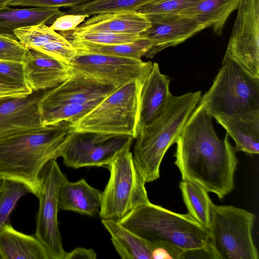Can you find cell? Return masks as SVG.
<instances>
[{"label":"cell","mask_w":259,"mask_h":259,"mask_svg":"<svg viewBox=\"0 0 259 259\" xmlns=\"http://www.w3.org/2000/svg\"><path fill=\"white\" fill-rule=\"evenodd\" d=\"M212 118L199 103L176 139L175 164L182 180L196 183L222 200L234 189L238 160L229 135L221 140Z\"/></svg>","instance_id":"1"},{"label":"cell","mask_w":259,"mask_h":259,"mask_svg":"<svg viewBox=\"0 0 259 259\" xmlns=\"http://www.w3.org/2000/svg\"><path fill=\"white\" fill-rule=\"evenodd\" d=\"M72 129L69 123L17 133L0 139V176L25 184L37 197L40 191V174L58 153Z\"/></svg>","instance_id":"2"},{"label":"cell","mask_w":259,"mask_h":259,"mask_svg":"<svg viewBox=\"0 0 259 259\" xmlns=\"http://www.w3.org/2000/svg\"><path fill=\"white\" fill-rule=\"evenodd\" d=\"M201 96V91L180 96L171 95L162 114L151 123L139 130L132 153L146 183L159 179L160 166L165 154L175 143Z\"/></svg>","instance_id":"3"},{"label":"cell","mask_w":259,"mask_h":259,"mask_svg":"<svg viewBox=\"0 0 259 259\" xmlns=\"http://www.w3.org/2000/svg\"><path fill=\"white\" fill-rule=\"evenodd\" d=\"M118 222L156 246H168L184 252L210 248L207 230L189 213H177L150 202Z\"/></svg>","instance_id":"4"},{"label":"cell","mask_w":259,"mask_h":259,"mask_svg":"<svg viewBox=\"0 0 259 259\" xmlns=\"http://www.w3.org/2000/svg\"><path fill=\"white\" fill-rule=\"evenodd\" d=\"M199 103L215 120L259 110V78L234 61L223 59L212 84Z\"/></svg>","instance_id":"5"},{"label":"cell","mask_w":259,"mask_h":259,"mask_svg":"<svg viewBox=\"0 0 259 259\" xmlns=\"http://www.w3.org/2000/svg\"><path fill=\"white\" fill-rule=\"evenodd\" d=\"M144 78L117 88L84 115L69 123L72 131L127 135L135 139L139 125V92Z\"/></svg>","instance_id":"6"},{"label":"cell","mask_w":259,"mask_h":259,"mask_svg":"<svg viewBox=\"0 0 259 259\" xmlns=\"http://www.w3.org/2000/svg\"><path fill=\"white\" fill-rule=\"evenodd\" d=\"M255 218L245 209L211 201L207 230L213 258L258 259L252 235Z\"/></svg>","instance_id":"7"},{"label":"cell","mask_w":259,"mask_h":259,"mask_svg":"<svg viewBox=\"0 0 259 259\" xmlns=\"http://www.w3.org/2000/svg\"><path fill=\"white\" fill-rule=\"evenodd\" d=\"M128 144L106 166L108 181L102 192L99 214L101 219L119 221L135 208L150 202L145 184Z\"/></svg>","instance_id":"8"},{"label":"cell","mask_w":259,"mask_h":259,"mask_svg":"<svg viewBox=\"0 0 259 259\" xmlns=\"http://www.w3.org/2000/svg\"><path fill=\"white\" fill-rule=\"evenodd\" d=\"M67 179L56 159L50 160L40 174V191L35 236L46 248L50 259H65L59 228L58 196L60 187Z\"/></svg>","instance_id":"9"},{"label":"cell","mask_w":259,"mask_h":259,"mask_svg":"<svg viewBox=\"0 0 259 259\" xmlns=\"http://www.w3.org/2000/svg\"><path fill=\"white\" fill-rule=\"evenodd\" d=\"M134 139L127 135H105L72 131L59 150L67 167H106L122 148Z\"/></svg>","instance_id":"10"},{"label":"cell","mask_w":259,"mask_h":259,"mask_svg":"<svg viewBox=\"0 0 259 259\" xmlns=\"http://www.w3.org/2000/svg\"><path fill=\"white\" fill-rule=\"evenodd\" d=\"M224 57L259 78V0H240Z\"/></svg>","instance_id":"11"},{"label":"cell","mask_w":259,"mask_h":259,"mask_svg":"<svg viewBox=\"0 0 259 259\" xmlns=\"http://www.w3.org/2000/svg\"><path fill=\"white\" fill-rule=\"evenodd\" d=\"M153 63L141 59L94 53H76L69 66L71 72L84 74L118 88L144 78Z\"/></svg>","instance_id":"12"},{"label":"cell","mask_w":259,"mask_h":259,"mask_svg":"<svg viewBox=\"0 0 259 259\" xmlns=\"http://www.w3.org/2000/svg\"><path fill=\"white\" fill-rule=\"evenodd\" d=\"M63 82L47 90L39 103V109L70 104H84L103 99L117 88L84 74L71 72Z\"/></svg>","instance_id":"13"},{"label":"cell","mask_w":259,"mask_h":259,"mask_svg":"<svg viewBox=\"0 0 259 259\" xmlns=\"http://www.w3.org/2000/svg\"><path fill=\"white\" fill-rule=\"evenodd\" d=\"M150 27L140 36L152 41L153 47L147 55L152 58L160 51L181 44L204 29L196 20L182 14L146 16Z\"/></svg>","instance_id":"14"},{"label":"cell","mask_w":259,"mask_h":259,"mask_svg":"<svg viewBox=\"0 0 259 259\" xmlns=\"http://www.w3.org/2000/svg\"><path fill=\"white\" fill-rule=\"evenodd\" d=\"M47 90L33 92L26 97L0 103V139L43 126L40 120L39 103Z\"/></svg>","instance_id":"15"},{"label":"cell","mask_w":259,"mask_h":259,"mask_svg":"<svg viewBox=\"0 0 259 259\" xmlns=\"http://www.w3.org/2000/svg\"><path fill=\"white\" fill-rule=\"evenodd\" d=\"M170 81L169 76L160 72L159 64L153 63L141 84L138 131L155 120L165 110L172 95L169 87Z\"/></svg>","instance_id":"16"},{"label":"cell","mask_w":259,"mask_h":259,"mask_svg":"<svg viewBox=\"0 0 259 259\" xmlns=\"http://www.w3.org/2000/svg\"><path fill=\"white\" fill-rule=\"evenodd\" d=\"M23 63L26 82L32 92L55 88L71 73L69 65L33 50H28Z\"/></svg>","instance_id":"17"},{"label":"cell","mask_w":259,"mask_h":259,"mask_svg":"<svg viewBox=\"0 0 259 259\" xmlns=\"http://www.w3.org/2000/svg\"><path fill=\"white\" fill-rule=\"evenodd\" d=\"M150 26V23L146 16L136 12H117L96 14L71 30L74 32L101 30L140 34Z\"/></svg>","instance_id":"18"},{"label":"cell","mask_w":259,"mask_h":259,"mask_svg":"<svg viewBox=\"0 0 259 259\" xmlns=\"http://www.w3.org/2000/svg\"><path fill=\"white\" fill-rule=\"evenodd\" d=\"M102 192L91 186L81 179L62 183L59 190V209L93 217L99 213L101 204Z\"/></svg>","instance_id":"19"},{"label":"cell","mask_w":259,"mask_h":259,"mask_svg":"<svg viewBox=\"0 0 259 259\" xmlns=\"http://www.w3.org/2000/svg\"><path fill=\"white\" fill-rule=\"evenodd\" d=\"M67 13L59 8L34 7L14 9L8 6L0 8V35L16 39L17 29L39 24H52Z\"/></svg>","instance_id":"20"},{"label":"cell","mask_w":259,"mask_h":259,"mask_svg":"<svg viewBox=\"0 0 259 259\" xmlns=\"http://www.w3.org/2000/svg\"><path fill=\"white\" fill-rule=\"evenodd\" d=\"M234 141L236 151L259 153V110L216 119Z\"/></svg>","instance_id":"21"},{"label":"cell","mask_w":259,"mask_h":259,"mask_svg":"<svg viewBox=\"0 0 259 259\" xmlns=\"http://www.w3.org/2000/svg\"><path fill=\"white\" fill-rule=\"evenodd\" d=\"M0 251L4 259H50L35 236L18 231L8 221L0 229Z\"/></svg>","instance_id":"22"},{"label":"cell","mask_w":259,"mask_h":259,"mask_svg":"<svg viewBox=\"0 0 259 259\" xmlns=\"http://www.w3.org/2000/svg\"><path fill=\"white\" fill-rule=\"evenodd\" d=\"M101 223L111 236L112 244L122 259H152L153 244L117 221L101 220Z\"/></svg>","instance_id":"23"},{"label":"cell","mask_w":259,"mask_h":259,"mask_svg":"<svg viewBox=\"0 0 259 259\" xmlns=\"http://www.w3.org/2000/svg\"><path fill=\"white\" fill-rule=\"evenodd\" d=\"M240 0H199L181 13L196 20L204 29L211 27L217 35L222 34L230 15L238 9Z\"/></svg>","instance_id":"24"},{"label":"cell","mask_w":259,"mask_h":259,"mask_svg":"<svg viewBox=\"0 0 259 259\" xmlns=\"http://www.w3.org/2000/svg\"><path fill=\"white\" fill-rule=\"evenodd\" d=\"M69 42L76 53L100 54L136 59L146 57L153 47L152 41L142 37L133 42L115 45H101L78 40Z\"/></svg>","instance_id":"25"},{"label":"cell","mask_w":259,"mask_h":259,"mask_svg":"<svg viewBox=\"0 0 259 259\" xmlns=\"http://www.w3.org/2000/svg\"><path fill=\"white\" fill-rule=\"evenodd\" d=\"M179 187L188 213L207 229L211 201L208 192L198 184L188 181L182 180Z\"/></svg>","instance_id":"26"},{"label":"cell","mask_w":259,"mask_h":259,"mask_svg":"<svg viewBox=\"0 0 259 259\" xmlns=\"http://www.w3.org/2000/svg\"><path fill=\"white\" fill-rule=\"evenodd\" d=\"M155 0H93L71 8L67 14L87 15L117 12H135L141 7Z\"/></svg>","instance_id":"27"},{"label":"cell","mask_w":259,"mask_h":259,"mask_svg":"<svg viewBox=\"0 0 259 259\" xmlns=\"http://www.w3.org/2000/svg\"><path fill=\"white\" fill-rule=\"evenodd\" d=\"M103 99L84 104H70L39 109L41 123L43 126H47L63 122L71 123L90 111Z\"/></svg>","instance_id":"28"},{"label":"cell","mask_w":259,"mask_h":259,"mask_svg":"<svg viewBox=\"0 0 259 259\" xmlns=\"http://www.w3.org/2000/svg\"><path fill=\"white\" fill-rule=\"evenodd\" d=\"M30 193V189L24 183L0 177V229L8 221L19 200Z\"/></svg>","instance_id":"29"},{"label":"cell","mask_w":259,"mask_h":259,"mask_svg":"<svg viewBox=\"0 0 259 259\" xmlns=\"http://www.w3.org/2000/svg\"><path fill=\"white\" fill-rule=\"evenodd\" d=\"M59 33L68 41L78 40L101 45H115L134 42L141 37L139 34L117 33L107 31L74 32L60 31Z\"/></svg>","instance_id":"30"},{"label":"cell","mask_w":259,"mask_h":259,"mask_svg":"<svg viewBox=\"0 0 259 259\" xmlns=\"http://www.w3.org/2000/svg\"><path fill=\"white\" fill-rule=\"evenodd\" d=\"M14 34L24 47L33 50L50 41L64 38L45 24L22 27L15 30Z\"/></svg>","instance_id":"31"},{"label":"cell","mask_w":259,"mask_h":259,"mask_svg":"<svg viewBox=\"0 0 259 259\" xmlns=\"http://www.w3.org/2000/svg\"><path fill=\"white\" fill-rule=\"evenodd\" d=\"M199 0H155L135 12L144 16L180 14L195 5Z\"/></svg>","instance_id":"32"},{"label":"cell","mask_w":259,"mask_h":259,"mask_svg":"<svg viewBox=\"0 0 259 259\" xmlns=\"http://www.w3.org/2000/svg\"><path fill=\"white\" fill-rule=\"evenodd\" d=\"M28 50L18 39L0 35V60L23 62Z\"/></svg>","instance_id":"33"},{"label":"cell","mask_w":259,"mask_h":259,"mask_svg":"<svg viewBox=\"0 0 259 259\" xmlns=\"http://www.w3.org/2000/svg\"><path fill=\"white\" fill-rule=\"evenodd\" d=\"M32 92L27 83L18 82L0 76V103L11 99L26 97Z\"/></svg>","instance_id":"34"},{"label":"cell","mask_w":259,"mask_h":259,"mask_svg":"<svg viewBox=\"0 0 259 259\" xmlns=\"http://www.w3.org/2000/svg\"><path fill=\"white\" fill-rule=\"evenodd\" d=\"M93 0H16L9 6L41 8H72L85 4Z\"/></svg>","instance_id":"35"},{"label":"cell","mask_w":259,"mask_h":259,"mask_svg":"<svg viewBox=\"0 0 259 259\" xmlns=\"http://www.w3.org/2000/svg\"><path fill=\"white\" fill-rule=\"evenodd\" d=\"M0 76L11 80L26 83L22 62L0 60Z\"/></svg>","instance_id":"36"},{"label":"cell","mask_w":259,"mask_h":259,"mask_svg":"<svg viewBox=\"0 0 259 259\" xmlns=\"http://www.w3.org/2000/svg\"><path fill=\"white\" fill-rule=\"evenodd\" d=\"M88 17L89 16L87 15L67 14L58 18L50 27L55 31L70 30L77 27Z\"/></svg>","instance_id":"37"},{"label":"cell","mask_w":259,"mask_h":259,"mask_svg":"<svg viewBox=\"0 0 259 259\" xmlns=\"http://www.w3.org/2000/svg\"><path fill=\"white\" fill-rule=\"evenodd\" d=\"M97 256L93 249L79 247L67 252L65 259H96Z\"/></svg>","instance_id":"38"},{"label":"cell","mask_w":259,"mask_h":259,"mask_svg":"<svg viewBox=\"0 0 259 259\" xmlns=\"http://www.w3.org/2000/svg\"><path fill=\"white\" fill-rule=\"evenodd\" d=\"M152 259H172L168 251L164 247H156L152 252Z\"/></svg>","instance_id":"39"},{"label":"cell","mask_w":259,"mask_h":259,"mask_svg":"<svg viewBox=\"0 0 259 259\" xmlns=\"http://www.w3.org/2000/svg\"><path fill=\"white\" fill-rule=\"evenodd\" d=\"M16 0H0V8L8 6L9 4Z\"/></svg>","instance_id":"40"},{"label":"cell","mask_w":259,"mask_h":259,"mask_svg":"<svg viewBox=\"0 0 259 259\" xmlns=\"http://www.w3.org/2000/svg\"><path fill=\"white\" fill-rule=\"evenodd\" d=\"M0 259H4L3 256L1 251H0Z\"/></svg>","instance_id":"41"},{"label":"cell","mask_w":259,"mask_h":259,"mask_svg":"<svg viewBox=\"0 0 259 259\" xmlns=\"http://www.w3.org/2000/svg\"><path fill=\"white\" fill-rule=\"evenodd\" d=\"M0 177H1L0 176Z\"/></svg>","instance_id":"42"}]
</instances>
